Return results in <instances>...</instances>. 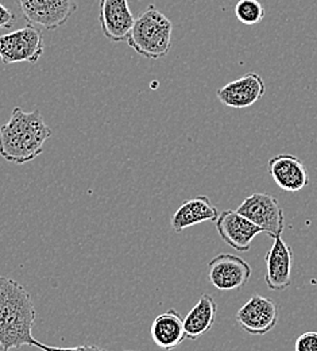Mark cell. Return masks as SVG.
<instances>
[{
  "label": "cell",
  "instance_id": "obj_18",
  "mask_svg": "<svg viewBox=\"0 0 317 351\" xmlns=\"http://www.w3.org/2000/svg\"><path fill=\"white\" fill-rule=\"evenodd\" d=\"M294 351H317L316 331H308L301 334L296 339Z\"/></svg>",
  "mask_w": 317,
  "mask_h": 351
},
{
  "label": "cell",
  "instance_id": "obj_6",
  "mask_svg": "<svg viewBox=\"0 0 317 351\" xmlns=\"http://www.w3.org/2000/svg\"><path fill=\"white\" fill-rule=\"evenodd\" d=\"M23 18L31 26L57 30L64 26L77 10L75 0H18Z\"/></svg>",
  "mask_w": 317,
  "mask_h": 351
},
{
  "label": "cell",
  "instance_id": "obj_13",
  "mask_svg": "<svg viewBox=\"0 0 317 351\" xmlns=\"http://www.w3.org/2000/svg\"><path fill=\"white\" fill-rule=\"evenodd\" d=\"M269 175L286 192H299L309 185V173L304 162L292 154H278L269 161Z\"/></svg>",
  "mask_w": 317,
  "mask_h": 351
},
{
  "label": "cell",
  "instance_id": "obj_20",
  "mask_svg": "<svg viewBox=\"0 0 317 351\" xmlns=\"http://www.w3.org/2000/svg\"><path fill=\"white\" fill-rule=\"evenodd\" d=\"M62 351H87L86 346H75V348H64Z\"/></svg>",
  "mask_w": 317,
  "mask_h": 351
},
{
  "label": "cell",
  "instance_id": "obj_5",
  "mask_svg": "<svg viewBox=\"0 0 317 351\" xmlns=\"http://www.w3.org/2000/svg\"><path fill=\"white\" fill-rule=\"evenodd\" d=\"M236 211L251 220L272 239L281 237L285 230L283 210L270 193H253L247 196Z\"/></svg>",
  "mask_w": 317,
  "mask_h": 351
},
{
  "label": "cell",
  "instance_id": "obj_9",
  "mask_svg": "<svg viewBox=\"0 0 317 351\" xmlns=\"http://www.w3.org/2000/svg\"><path fill=\"white\" fill-rule=\"evenodd\" d=\"M99 22L103 34L112 43H127L136 18L129 0H100Z\"/></svg>",
  "mask_w": 317,
  "mask_h": 351
},
{
  "label": "cell",
  "instance_id": "obj_1",
  "mask_svg": "<svg viewBox=\"0 0 317 351\" xmlns=\"http://www.w3.org/2000/svg\"><path fill=\"white\" fill-rule=\"evenodd\" d=\"M36 308L26 288L15 280L0 274V343L7 351L33 346L42 351H62L47 346L33 337Z\"/></svg>",
  "mask_w": 317,
  "mask_h": 351
},
{
  "label": "cell",
  "instance_id": "obj_17",
  "mask_svg": "<svg viewBox=\"0 0 317 351\" xmlns=\"http://www.w3.org/2000/svg\"><path fill=\"white\" fill-rule=\"evenodd\" d=\"M235 15L243 25H257L264 19L265 10L258 0H239L235 5Z\"/></svg>",
  "mask_w": 317,
  "mask_h": 351
},
{
  "label": "cell",
  "instance_id": "obj_11",
  "mask_svg": "<svg viewBox=\"0 0 317 351\" xmlns=\"http://www.w3.org/2000/svg\"><path fill=\"white\" fill-rule=\"evenodd\" d=\"M265 82L258 73H246L216 92L218 99L231 108H247L264 97Z\"/></svg>",
  "mask_w": 317,
  "mask_h": 351
},
{
  "label": "cell",
  "instance_id": "obj_4",
  "mask_svg": "<svg viewBox=\"0 0 317 351\" xmlns=\"http://www.w3.org/2000/svg\"><path fill=\"white\" fill-rule=\"evenodd\" d=\"M45 50L38 27L27 25L19 30L0 36V60L4 65L37 64Z\"/></svg>",
  "mask_w": 317,
  "mask_h": 351
},
{
  "label": "cell",
  "instance_id": "obj_16",
  "mask_svg": "<svg viewBox=\"0 0 317 351\" xmlns=\"http://www.w3.org/2000/svg\"><path fill=\"white\" fill-rule=\"evenodd\" d=\"M218 313V304L211 295H203L196 306L183 319V330L186 339L197 341L214 327Z\"/></svg>",
  "mask_w": 317,
  "mask_h": 351
},
{
  "label": "cell",
  "instance_id": "obj_19",
  "mask_svg": "<svg viewBox=\"0 0 317 351\" xmlns=\"http://www.w3.org/2000/svg\"><path fill=\"white\" fill-rule=\"evenodd\" d=\"M15 23V15L0 3V29H11Z\"/></svg>",
  "mask_w": 317,
  "mask_h": 351
},
{
  "label": "cell",
  "instance_id": "obj_23",
  "mask_svg": "<svg viewBox=\"0 0 317 351\" xmlns=\"http://www.w3.org/2000/svg\"><path fill=\"white\" fill-rule=\"evenodd\" d=\"M126 351H136V350H126Z\"/></svg>",
  "mask_w": 317,
  "mask_h": 351
},
{
  "label": "cell",
  "instance_id": "obj_22",
  "mask_svg": "<svg viewBox=\"0 0 317 351\" xmlns=\"http://www.w3.org/2000/svg\"><path fill=\"white\" fill-rule=\"evenodd\" d=\"M0 351H7L4 348H3V346H1V343H0Z\"/></svg>",
  "mask_w": 317,
  "mask_h": 351
},
{
  "label": "cell",
  "instance_id": "obj_14",
  "mask_svg": "<svg viewBox=\"0 0 317 351\" xmlns=\"http://www.w3.org/2000/svg\"><path fill=\"white\" fill-rule=\"evenodd\" d=\"M150 335L153 342L162 350L179 348L186 339L181 315L173 308L158 315L151 324Z\"/></svg>",
  "mask_w": 317,
  "mask_h": 351
},
{
  "label": "cell",
  "instance_id": "obj_8",
  "mask_svg": "<svg viewBox=\"0 0 317 351\" xmlns=\"http://www.w3.org/2000/svg\"><path fill=\"white\" fill-rule=\"evenodd\" d=\"M278 307L269 298L254 295L236 312L238 324L250 335H266L278 323Z\"/></svg>",
  "mask_w": 317,
  "mask_h": 351
},
{
  "label": "cell",
  "instance_id": "obj_2",
  "mask_svg": "<svg viewBox=\"0 0 317 351\" xmlns=\"http://www.w3.org/2000/svg\"><path fill=\"white\" fill-rule=\"evenodd\" d=\"M51 134L38 108L26 112L14 107L8 122L0 128V156L12 164H27L44 152Z\"/></svg>",
  "mask_w": 317,
  "mask_h": 351
},
{
  "label": "cell",
  "instance_id": "obj_7",
  "mask_svg": "<svg viewBox=\"0 0 317 351\" xmlns=\"http://www.w3.org/2000/svg\"><path fill=\"white\" fill-rule=\"evenodd\" d=\"M251 277V266L238 256L223 253L208 263V280L222 292H232L247 285Z\"/></svg>",
  "mask_w": 317,
  "mask_h": 351
},
{
  "label": "cell",
  "instance_id": "obj_21",
  "mask_svg": "<svg viewBox=\"0 0 317 351\" xmlns=\"http://www.w3.org/2000/svg\"><path fill=\"white\" fill-rule=\"evenodd\" d=\"M86 349H87V351H105L104 349L99 348V346H86Z\"/></svg>",
  "mask_w": 317,
  "mask_h": 351
},
{
  "label": "cell",
  "instance_id": "obj_15",
  "mask_svg": "<svg viewBox=\"0 0 317 351\" xmlns=\"http://www.w3.org/2000/svg\"><path fill=\"white\" fill-rule=\"evenodd\" d=\"M218 218L219 211L211 203L210 197L197 196L182 203L180 208L172 217L170 224L173 231L181 232L188 227H193L204 221H216Z\"/></svg>",
  "mask_w": 317,
  "mask_h": 351
},
{
  "label": "cell",
  "instance_id": "obj_12",
  "mask_svg": "<svg viewBox=\"0 0 317 351\" xmlns=\"http://www.w3.org/2000/svg\"><path fill=\"white\" fill-rule=\"evenodd\" d=\"M266 274L265 282L274 292H282L292 284L293 250L281 238L274 239L270 250L266 254Z\"/></svg>",
  "mask_w": 317,
  "mask_h": 351
},
{
  "label": "cell",
  "instance_id": "obj_3",
  "mask_svg": "<svg viewBox=\"0 0 317 351\" xmlns=\"http://www.w3.org/2000/svg\"><path fill=\"white\" fill-rule=\"evenodd\" d=\"M172 34L173 23L170 19L151 4L136 18L127 44L142 57L157 60L170 51Z\"/></svg>",
  "mask_w": 317,
  "mask_h": 351
},
{
  "label": "cell",
  "instance_id": "obj_10",
  "mask_svg": "<svg viewBox=\"0 0 317 351\" xmlns=\"http://www.w3.org/2000/svg\"><path fill=\"white\" fill-rule=\"evenodd\" d=\"M216 231L228 246L238 252H249L253 241L264 231L236 210H226L219 214Z\"/></svg>",
  "mask_w": 317,
  "mask_h": 351
}]
</instances>
